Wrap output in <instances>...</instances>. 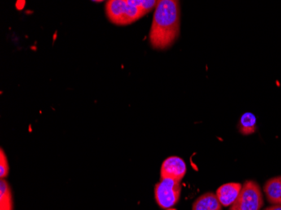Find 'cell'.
Here are the masks:
<instances>
[{
  "label": "cell",
  "mask_w": 281,
  "mask_h": 210,
  "mask_svg": "<svg viewBox=\"0 0 281 210\" xmlns=\"http://www.w3.org/2000/svg\"><path fill=\"white\" fill-rule=\"evenodd\" d=\"M181 32V7L176 0L158 1L149 32L151 47L165 50L177 40Z\"/></svg>",
  "instance_id": "6da1fadb"
},
{
  "label": "cell",
  "mask_w": 281,
  "mask_h": 210,
  "mask_svg": "<svg viewBox=\"0 0 281 210\" xmlns=\"http://www.w3.org/2000/svg\"><path fill=\"white\" fill-rule=\"evenodd\" d=\"M154 0H109L106 14L109 20L117 25H127L137 21L155 9Z\"/></svg>",
  "instance_id": "7a4b0ae2"
},
{
  "label": "cell",
  "mask_w": 281,
  "mask_h": 210,
  "mask_svg": "<svg viewBox=\"0 0 281 210\" xmlns=\"http://www.w3.org/2000/svg\"><path fill=\"white\" fill-rule=\"evenodd\" d=\"M264 204L262 191L254 181H246L229 210H260Z\"/></svg>",
  "instance_id": "3957f363"
},
{
  "label": "cell",
  "mask_w": 281,
  "mask_h": 210,
  "mask_svg": "<svg viewBox=\"0 0 281 210\" xmlns=\"http://www.w3.org/2000/svg\"><path fill=\"white\" fill-rule=\"evenodd\" d=\"M181 194V182L163 178L155 185L154 195L160 208L168 209L177 204Z\"/></svg>",
  "instance_id": "277c9868"
},
{
  "label": "cell",
  "mask_w": 281,
  "mask_h": 210,
  "mask_svg": "<svg viewBox=\"0 0 281 210\" xmlns=\"http://www.w3.org/2000/svg\"><path fill=\"white\" fill-rule=\"evenodd\" d=\"M187 172L185 161L181 157H169L164 160L160 169L161 179L171 178L181 182Z\"/></svg>",
  "instance_id": "5b68a950"
},
{
  "label": "cell",
  "mask_w": 281,
  "mask_h": 210,
  "mask_svg": "<svg viewBox=\"0 0 281 210\" xmlns=\"http://www.w3.org/2000/svg\"><path fill=\"white\" fill-rule=\"evenodd\" d=\"M243 185L239 183H228L219 187L216 190V197L224 207L231 206L238 198Z\"/></svg>",
  "instance_id": "8992f818"
},
{
  "label": "cell",
  "mask_w": 281,
  "mask_h": 210,
  "mask_svg": "<svg viewBox=\"0 0 281 210\" xmlns=\"http://www.w3.org/2000/svg\"><path fill=\"white\" fill-rule=\"evenodd\" d=\"M264 191L269 203L281 205V176L272 177L265 183Z\"/></svg>",
  "instance_id": "52a82bcc"
},
{
  "label": "cell",
  "mask_w": 281,
  "mask_h": 210,
  "mask_svg": "<svg viewBox=\"0 0 281 210\" xmlns=\"http://www.w3.org/2000/svg\"><path fill=\"white\" fill-rule=\"evenodd\" d=\"M220 201L213 193H206L194 202L192 210H221Z\"/></svg>",
  "instance_id": "ba28073f"
},
{
  "label": "cell",
  "mask_w": 281,
  "mask_h": 210,
  "mask_svg": "<svg viewBox=\"0 0 281 210\" xmlns=\"http://www.w3.org/2000/svg\"><path fill=\"white\" fill-rule=\"evenodd\" d=\"M0 210H14L12 190L5 179L0 180Z\"/></svg>",
  "instance_id": "9c48e42d"
},
{
  "label": "cell",
  "mask_w": 281,
  "mask_h": 210,
  "mask_svg": "<svg viewBox=\"0 0 281 210\" xmlns=\"http://www.w3.org/2000/svg\"><path fill=\"white\" fill-rule=\"evenodd\" d=\"M238 128L241 133L244 135H251L254 133L257 129V119L254 114L249 112L244 113L241 116L239 124H238Z\"/></svg>",
  "instance_id": "30bf717a"
},
{
  "label": "cell",
  "mask_w": 281,
  "mask_h": 210,
  "mask_svg": "<svg viewBox=\"0 0 281 210\" xmlns=\"http://www.w3.org/2000/svg\"><path fill=\"white\" fill-rule=\"evenodd\" d=\"M10 172V166L8 162L7 157L5 153V151L1 148L0 150V178L5 179L7 177Z\"/></svg>",
  "instance_id": "8fae6325"
},
{
  "label": "cell",
  "mask_w": 281,
  "mask_h": 210,
  "mask_svg": "<svg viewBox=\"0 0 281 210\" xmlns=\"http://www.w3.org/2000/svg\"><path fill=\"white\" fill-rule=\"evenodd\" d=\"M265 210H281V205H273Z\"/></svg>",
  "instance_id": "7c38bea8"
}]
</instances>
